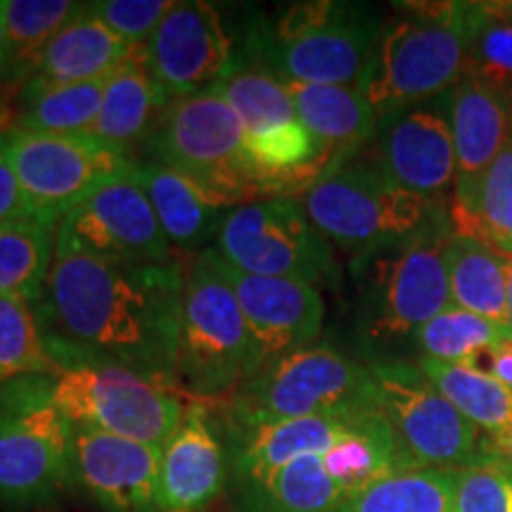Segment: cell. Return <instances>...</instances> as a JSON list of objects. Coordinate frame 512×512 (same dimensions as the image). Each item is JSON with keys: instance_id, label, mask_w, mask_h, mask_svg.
I'll return each mask as SVG.
<instances>
[{"instance_id": "37", "label": "cell", "mask_w": 512, "mask_h": 512, "mask_svg": "<svg viewBox=\"0 0 512 512\" xmlns=\"http://www.w3.org/2000/svg\"><path fill=\"white\" fill-rule=\"evenodd\" d=\"M453 233L482 240L512 259V140L484 176L472 209L453 221Z\"/></svg>"}, {"instance_id": "3", "label": "cell", "mask_w": 512, "mask_h": 512, "mask_svg": "<svg viewBox=\"0 0 512 512\" xmlns=\"http://www.w3.org/2000/svg\"><path fill=\"white\" fill-rule=\"evenodd\" d=\"M380 8L351 0H306L247 24L240 55L287 83L356 86L380 34Z\"/></svg>"}, {"instance_id": "5", "label": "cell", "mask_w": 512, "mask_h": 512, "mask_svg": "<svg viewBox=\"0 0 512 512\" xmlns=\"http://www.w3.org/2000/svg\"><path fill=\"white\" fill-rule=\"evenodd\" d=\"M264 366L238 297L214 247L183 268L181 332L174 380L183 394L216 399L233 394Z\"/></svg>"}, {"instance_id": "38", "label": "cell", "mask_w": 512, "mask_h": 512, "mask_svg": "<svg viewBox=\"0 0 512 512\" xmlns=\"http://www.w3.org/2000/svg\"><path fill=\"white\" fill-rule=\"evenodd\" d=\"M453 512H512V465L489 451L456 470Z\"/></svg>"}, {"instance_id": "22", "label": "cell", "mask_w": 512, "mask_h": 512, "mask_svg": "<svg viewBox=\"0 0 512 512\" xmlns=\"http://www.w3.org/2000/svg\"><path fill=\"white\" fill-rule=\"evenodd\" d=\"M228 460L202 403H192L162 446L157 512H200L226 486Z\"/></svg>"}, {"instance_id": "34", "label": "cell", "mask_w": 512, "mask_h": 512, "mask_svg": "<svg viewBox=\"0 0 512 512\" xmlns=\"http://www.w3.org/2000/svg\"><path fill=\"white\" fill-rule=\"evenodd\" d=\"M465 76L482 81L512 105V0L472 3Z\"/></svg>"}, {"instance_id": "42", "label": "cell", "mask_w": 512, "mask_h": 512, "mask_svg": "<svg viewBox=\"0 0 512 512\" xmlns=\"http://www.w3.org/2000/svg\"><path fill=\"white\" fill-rule=\"evenodd\" d=\"M491 451L498 453V456L505 458V460H508V463L512 465V432H510L505 439L498 441V444L491 446Z\"/></svg>"}, {"instance_id": "18", "label": "cell", "mask_w": 512, "mask_h": 512, "mask_svg": "<svg viewBox=\"0 0 512 512\" xmlns=\"http://www.w3.org/2000/svg\"><path fill=\"white\" fill-rule=\"evenodd\" d=\"M159 460L157 446L72 427V479L105 512H157Z\"/></svg>"}, {"instance_id": "33", "label": "cell", "mask_w": 512, "mask_h": 512, "mask_svg": "<svg viewBox=\"0 0 512 512\" xmlns=\"http://www.w3.org/2000/svg\"><path fill=\"white\" fill-rule=\"evenodd\" d=\"M512 337L510 325H501L477 313L458 306H448L415 332L413 342L418 344L420 358L444 363H463L477 366V358L501 347Z\"/></svg>"}, {"instance_id": "6", "label": "cell", "mask_w": 512, "mask_h": 512, "mask_svg": "<svg viewBox=\"0 0 512 512\" xmlns=\"http://www.w3.org/2000/svg\"><path fill=\"white\" fill-rule=\"evenodd\" d=\"M245 131V152L261 200L302 197L325 171L332 157L306 131L285 81L264 64L238 55L230 72L216 83Z\"/></svg>"}, {"instance_id": "7", "label": "cell", "mask_w": 512, "mask_h": 512, "mask_svg": "<svg viewBox=\"0 0 512 512\" xmlns=\"http://www.w3.org/2000/svg\"><path fill=\"white\" fill-rule=\"evenodd\" d=\"M453 233L361 252L351 261L358 292V328L373 347L415 337L451 306L446 245Z\"/></svg>"}, {"instance_id": "4", "label": "cell", "mask_w": 512, "mask_h": 512, "mask_svg": "<svg viewBox=\"0 0 512 512\" xmlns=\"http://www.w3.org/2000/svg\"><path fill=\"white\" fill-rule=\"evenodd\" d=\"M297 200L325 240L354 254L453 233L451 209L389 181L373 143L325 171Z\"/></svg>"}, {"instance_id": "19", "label": "cell", "mask_w": 512, "mask_h": 512, "mask_svg": "<svg viewBox=\"0 0 512 512\" xmlns=\"http://www.w3.org/2000/svg\"><path fill=\"white\" fill-rule=\"evenodd\" d=\"M221 264L264 363L316 342L325 320V304L318 287L292 278L235 271L223 259Z\"/></svg>"}, {"instance_id": "1", "label": "cell", "mask_w": 512, "mask_h": 512, "mask_svg": "<svg viewBox=\"0 0 512 512\" xmlns=\"http://www.w3.org/2000/svg\"><path fill=\"white\" fill-rule=\"evenodd\" d=\"M183 266H119L55 249L34 302L55 366H126L174 382Z\"/></svg>"}, {"instance_id": "24", "label": "cell", "mask_w": 512, "mask_h": 512, "mask_svg": "<svg viewBox=\"0 0 512 512\" xmlns=\"http://www.w3.org/2000/svg\"><path fill=\"white\" fill-rule=\"evenodd\" d=\"M169 105L150 72L147 43L128 48L124 62L107 76L105 95L93 136L131 155V147L145 143Z\"/></svg>"}, {"instance_id": "15", "label": "cell", "mask_w": 512, "mask_h": 512, "mask_svg": "<svg viewBox=\"0 0 512 512\" xmlns=\"http://www.w3.org/2000/svg\"><path fill=\"white\" fill-rule=\"evenodd\" d=\"M55 249L119 266L171 264L174 247L159 226L136 164L88 192L55 230Z\"/></svg>"}, {"instance_id": "12", "label": "cell", "mask_w": 512, "mask_h": 512, "mask_svg": "<svg viewBox=\"0 0 512 512\" xmlns=\"http://www.w3.org/2000/svg\"><path fill=\"white\" fill-rule=\"evenodd\" d=\"M211 247L228 266L249 275L292 278L313 287L337 280L332 245L292 197H268L233 209Z\"/></svg>"}, {"instance_id": "40", "label": "cell", "mask_w": 512, "mask_h": 512, "mask_svg": "<svg viewBox=\"0 0 512 512\" xmlns=\"http://www.w3.org/2000/svg\"><path fill=\"white\" fill-rule=\"evenodd\" d=\"M24 219H31L27 200L19 188L8 143H5V136H0V228Z\"/></svg>"}, {"instance_id": "20", "label": "cell", "mask_w": 512, "mask_h": 512, "mask_svg": "<svg viewBox=\"0 0 512 512\" xmlns=\"http://www.w3.org/2000/svg\"><path fill=\"white\" fill-rule=\"evenodd\" d=\"M458 178L451 200V223L475 204L484 176L512 140V105L482 81L463 76L448 91Z\"/></svg>"}, {"instance_id": "2", "label": "cell", "mask_w": 512, "mask_h": 512, "mask_svg": "<svg viewBox=\"0 0 512 512\" xmlns=\"http://www.w3.org/2000/svg\"><path fill=\"white\" fill-rule=\"evenodd\" d=\"M384 19L358 79V91L380 121L437 100L467 72L472 3H403Z\"/></svg>"}, {"instance_id": "28", "label": "cell", "mask_w": 512, "mask_h": 512, "mask_svg": "<svg viewBox=\"0 0 512 512\" xmlns=\"http://www.w3.org/2000/svg\"><path fill=\"white\" fill-rule=\"evenodd\" d=\"M446 273L453 306L510 325L508 256L482 240L453 233L446 245Z\"/></svg>"}, {"instance_id": "35", "label": "cell", "mask_w": 512, "mask_h": 512, "mask_svg": "<svg viewBox=\"0 0 512 512\" xmlns=\"http://www.w3.org/2000/svg\"><path fill=\"white\" fill-rule=\"evenodd\" d=\"M55 254V228L34 219L0 228V297L36 302Z\"/></svg>"}, {"instance_id": "29", "label": "cell", "mask_w": 512, "mask_h": 512, "mask_svg": "<svg viewBox=\"0 0 512 512\" xmlns=\"http://www.w3.org/2000/svg\"><path fill=\"white\" fill-rule=\"evenodd\" d=\"M418 366L439 394L470 420L489 448L512 432V389L479 366L418 358Z\"/></svg>"}, {"instance_id": "26", "label": "cell", "mask_w": 512, "mask_h": 512, "mask_svg": "<svg viewBox=\"0 0 512 512\" xmlns=\"http://www.w3.org/2000/svg\"><path fill=\"white\" fill-rule=\"evenodd\" d=\"M233 486L238 508L245 512H337L347 501L325 467L323 453L302 456Z\"/></svg>"}, {"instance_id": "30", "label": "cell", "mask_w": 512, "mask_h": 512, "mask_svg": "<svg viewBox=\"0 0 512 512\" xmlns=\"http://www.w3.org/2000/svg\"><path fill=\"white\" fill-rule=\"evenodd\" d=\"M107 79L86 83L27 81L17 88L12 131L29 133H91L98 121Z\"/></svg>"}, {"instance_id": "31", "label": "cell", "mask_w": 512, "mask_h": 512, "mask_svg": "<svg viewBox=\"0 0 512 512\" xmlns=\"http://www.w3.org/2000/svg\"><path fill=\"white\" fill-rule=\"evenodd\" d=\"M83 5L72 0H0L10 50L5 81L17 83V88L24 86L36 74L48 43L79 15Z\"/></svg>"}, {"instance_id": "23", "label": "cell", "mask_w": 512, "mask_h": 512, "mask_svg": "<svg viewBox=\"0 0 512 512\" xmlns=\"http://www.w3.org/2000/svg\"><path fill=\"white\" fill-rule=\"evenodd\" d=\"M366 411L311 415V418L259 422V425H233V448H230V475L233 482L252 479L278 470L292 460L328 453L332 446L354 432Z\"/></svg>"}, {"instance_id": "11", "label": "cell", "mask_w": 512, "mask_h": 512, "mask_svg": "<svg viewBox=\"0 0 512 512\" xmlns=\"http://www.w3.org/2000/svg\"><path fill=\"white\" fill-rule=\"evenodd\" d=\"M377 408L392 427L408 467L460 470L491 451L484 434L439 394L418 363L373 358Z\"/></svg>"}, {"instance_id": "39", "label": "cell", "mask_w": 512, "mask_h": 512, "mask_svg": "<svg viewBox=\"0 0 512 512\" xmlns=\"http://www.w3.org/2000/svg\"><path fill=\"white\" fill-rule=\"evenodd\" d=\"M88 8L128 46L147 43L174 8L171 0H98Z\"/></svg>"}, {"instance_id": "36", "label": "cell", "mask_w": 512, "mask_h": 512, "mask_svg": "<svg viewBox=\"0 0 512 512\" xmlns=\"http://www.w3.org/2000/svg\"><path fill=\"white\" fill-rule=\"evenodd\" d=\"M60 368L50 358L34 311L24 297H0V384L19 377H55Z\"/></svg>"}, {"instance_id": "32", "label": "cell", "mask_w": 512, "mask_h": 512, "mask_svg": "<svg viewBox=\"0 0 512 512\" xmlns=\"http://www.w3.org/2000/svg\"><path fill=\"white\" fill-rule=\"evenodd\" d=\"M456 470L403 467L349 496L337 512H453Z\"/></svg>"}, {"instance_id": "17", "label": "cell", "mask_w": 512, "mask_h": 512, "mask_svg": "<svg viewBox=\"0 0 512 512\" xmlns=\"http://www.w3.org/2000/svg\"><path fill=\"white\" fill-rule=\"evenodd\" d=\"M150 72L166 100L211 91L240 55L221 12L202 0L174 3L147 41Z\"/></svg>"}, {"instance_id": "10", "label": "cell", "mask_w": 512, "mask_h": 512, "mask_svg": "<svg viewBox=\"0 0 512 512\" xmlns=\"http://www.w3.org/2000/svg\"><path fill=\"white\" fill-rule=\"evenodd\" d=\"M53 401L72 427L157 448L171 439L188 411L178 384L102 363L60 370L53 377Z\"/></svg>"}, {"instance_id": "8", "label": "cell", "mask_w": 512, "mask_h": 512, "mask_svg": "<svg viewBox=\"0 0 512 512\" xmlns=\"http://www.w3.org/2000/svg\"><path fill=\"white\" fill-rule=\"evenodd\" d=\"M366 408H377L370 368L328 344L273 358L230 396L235 427Z\"/></svg>"}, {"instance_id": "25", "label": "cell", "mask_w": 512, "mask_h": 512, "mask_svg": "<svg viewBox=\"0 0 512 512\" xmlns=\"http://www.w3.org/2000/svg\"><path fill=\"white\" fill-rule=\"evenodd\" d=\"M285 86L299 121L330 152L332 169L375 140L377 117L358 86H309L287 81Z\"/></svg>"}, {"instance_id": "21", "label": "cell", "mask_w": 512, "mask_h": 512, "mask_svg": "<svg viewBox=\"0 0 512 512\" xmlns=\"http://www.w3.org/2000/svg\"><path fill=\"white\" fill-rule=\"evenodd\" d=\"M136 169L166 240L185 252H202L214 245L230 211L249 204L240 192L171 166L136 159Z\"/></svg>"}, {"instance_id": "41", "label": "cell", "mask_w": 512, "mask_h": 512, "mask_svg": "<svg viewBox=\"0 0 512 512\" xmlns=\"http://www.w3.org/2000/svg\"><path fill=\"white\" fill-rule=\"evenodd\" d=\"M8 72H10V50H8V38H5L3 15H0V83L8 79Z\"/></svg>"}, {"instance_id": "14", "label": "cell", "mask_w": 512, "mask_h": 512, "mask_svg": "<svg viewBox=\"0 0 512 512\" xmlns=\"http://www.w3.org/2000/svg\"><path fill=\"white\" fill-rule=\"evenodd\" d=\"M145 145L150 162L240 192L247 202L261 200L247 162L245 131L216 88L169 102Z\"/></svg>"}, {"instance_id": "16", "label": "cell", "mask_w": 512, "mask_h": 512, "mask_svg": "<svg viewBox=\"0 0 512 512\" xmlns=\"http://www.w3.org/2000/svg\"><path fill=\"white\" fill-rule=\"evenodd\" d=\"M373 152L394 185L451 209L458 159L448 93L382 117L377 121Z\"/></svg>"}, {"instance_id": "13", "label": "cell", "mask_w": 512, "mask_h": 512, "mask_svg": "<svg viewBox=\"0 0 512 512\" xmlns=\"http://www.w3.org/2000/svg\"><path fill=\"white\" fill-rule=\"evenodd\" d=\"M5 143L31 219L55 230L88 192L136 164L93 133L8 131Z\"/></svg>"}, {"instance_id": "43", "label": "cell", "mask_w": 512, "mask_h": 512, "mask_svg": "<svg viewBox=\"0 0 512 512\" xmlns=\"http://www.w3.org/2000/svg\"><path fill=\"white\" fill-rule=\"evenodd\" d=\"M508 318L512 325V259H508Z\"/></svg>"}, {"instance_id": "9", "label": "cell", "mask_w": 512, "mask_h": 512, "mask_svg": "<svg viewBox=\"0 0 512 512\" xmlns=\"http://www.w3.org/2000/svg\"><path fill=\"white\" fill-rule=\"evenodd\" d=\"M69 479L72 427L53 401V377L0 384V505H48Z\"/></svg>"}, {"instance_id": "27", "label": "cell", "mask_w": 512, "mask_h": 512, "mask_svg": "<svg viewBox=\"0 0 512 512\" xmlns=\"http://www.w3.org/2000/svg\"><path fill=\"white\" fill-rule=\"evenodd\" d=\"M128 43L93 15L88 5L48 43L36 74L29 81L86 83L107 79L124 62Z\"/></svg>"}]
</instances>
